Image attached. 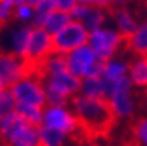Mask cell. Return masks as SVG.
Listing matches in <instances>:
<instances>
[{
	"label": "cell",
	"mask_w": 147,
	"mask_h": 146,
	"mask_svg": "<svg viewBox=\"0 0 147 146\" xmlns=\"http://www.w3.org/2000/svg\"><path fill=\"white\" fill-rule=\"evenodd\" d=\"M69 105L80 123L82 132L89 134H105L117 121L108 99L105 98H90L77 94L70 99Z\"/></svg>",
	"instance_id": "1"
},
{
	"label": "cell",
	"mask_w": 147,
	"mask_h": 146,
	"mask_svg": "<svg viewBox=\"0 0 147 146\" xmlns=\"http://www.w3.org/2000/svg\"><path fill=\"white\" fill-rule=\"evenodd\" d=\"M2 146H41L39 127L25 121L15 111L0 117Z\"/></svg>",
	"instance_id": "2"
},
{
	"label": "cell",
	"mask_w": 147,
	"mask_h": 146,
	"mask_svg": "<svg viewBox=\"0 0 147 146\" xmlns=\"http://www.w3.org/2000/svg\"><path fill=\"white\" fill-rule=\"evenodd\" d=\"M47 105H69L70 99L80 94L82 79L69 70L48 75L44 80Z\"/></svg>",
	"instance_id": "3"
},
{
	"label": "cell",
	"mask_w": 147,
	"mask_h": 146,
	"mask_svg": "<svg viewBox=\"0 0 147 146\" xmlns=\"http://www.w3.org/2000/svg\"><path fill=\"white\" fill-rule=\"evenodd\" d=\"M133 88L134 85L128 75L115 82H107V99L117 120H128L134 117L137 101L133 95Z\"/></svg>",
	"instance_id": "4"
},
{
	"label": "cell",
	"mask_w": 147,
	"mask_h": 146,
	"mask_svg": "<svg viewBox=\"0 0 147 146\" xmlns=\"http://www.w3.org/2000/svg\"><path fill=\"white\" fill-rule=\"evenodd\" d=\"M66 63L69 72L80 79L102 76L105 61L99 60L89 44L82 45L66 54Z\"/></svg>",
	"instance_id": "5"
},
{
	"label": "cell",
	"mask_w": 147,
	"mask_h": 146,
	"mask_svg": "<svg viewBox=\"0 0 147 146\" xmlns=\"http://www.w3.org/2000/svg\"><path fill=\"white\" fill-rule=\"evenodd\" d=\"M88 44L92 47L99 60L108 61L118 56L121 50H125V38L111 28H98L89 32Z\"/></svg>",
	"instance_id": "6"
},
{
	"label": "cell",
	"mask_w": 147,
	"mask_h": 146,
	"mask_svg": "<svg viewBox=\"0 0 147 146\" xmlns=\"http://www.w3.org/2000/svg\"><path fill=\"white\" fill-rule=\"evenodd\" d=\"M89 31L79 20H71L63 29L53 35V53L67 54L82 45L88 44Z\"/></svg>",
	"instance_id": "7"
},
{
	"label": "cell",
	"mask_w": 147,
	"mask_h": 146,
	"mask_svg": "<svg viewBox=\"0 0 147 146\" xmlns=\"http://www.w3.org/2000/svg\"><path fill=\"white\" fill-rule=\"evenodd\" d=\"M41 126L58 130L67 134L69 137L82 132L77 117L67 105H47L44 108L42 124Z\"/></svg>",
	"instance_id": "8"
},
{
	"label": "cell",
	"mask_w": 147,
	"mask_h": 146,
	"mask_svg": "<svg viewBox=\"0 0 147 146\" xmlns=\"http://www.w3.org/2000/svg\"><path fill=\"white\" fill-rule=\"evenodd\" d=\"M9 89L16 102L29 104V105H35L39 108L47 107L44 82L36 76H28V77L20 79Z\"/></svg>",
	"instance_id": "9"
},
{
	"label": "cell",
	"mask_w": 147,
	"mask_h": 146,
	"mask_svg": "<svg viewBox=\"0 0 147 146\" xmlns=\"http://www.w3.org/2000/svg\"><path fill=\"white\" fill-rule=\"evenodd\" d=\"M28 76L29 69L24 57L13 51H0V77L3 79L7 89Z\"/></svg>",
	"instance_id": "10"
},
{
	"label": "cell",
	"mask_w": 147,
	"mask_h": 146,
	"mask_svg": "<svg viewBox=\"0 0 147 146\" xmlns=\"http://www.w3.org/2000/svg\"><path fill=\"white\" fill-rule=\"evenodd\" d=\"M109 18L114 20V24L117 26V31L125 38L128 39L136 29L138 28V20L136 18V15L133 13V10L128 6H119V7H112L108 10Z\"/></svg>",
	"instance_id": "11"
},
{
	"label": "cell",
	"mask_w": 147,
	"mask_h": 146,
	"mask_svg": "<svg viewBox=\"0 0 147 146\" xmlns=\"http://www.w3.org/2000/svg\"><path fill=\"white\" fill-rule=\"evenodd\" d=\"M128 76L138 89H147V56H134L128 65Z\"/></svg>",
	"instance_id": "12"
},
{
	"label": "cell",
	"mask_w": 147,
	"mask_h": 146,
	"mask_svg": "<svg viewBox=\"0 0 147 146\" xmlns=\"http://www.w3.org/2000/svg\"><path fill=\"white\" fill-rule=\"evenodd\" d=\"M125 51H130L133 56H147V19L138 25L128 39H125Z\"/></svg>",
	"instance_id": "13"
},
{
	"label": "cell",
	"mask_w": 147,
	"mask_h": 146,
	"mask_svg": "<svg viewBox=\"0 0 147 146\" xmlns=\"http://www.w3.org/2000/svg\"><path fill=\"white\" fill-rule=\"evenodd\" d=\"M128 65L130 60H124L119 58L118 56L105 61L103 65V70H102V77L107 82H115L124 76L128 75Z\"/></svg>",
	"instance_id": "14"
},
{
	"label": "cell",
	"mask_w": 147,
	"mask_h": 146,
	"mask_svg": "<svg viewBox=\"0 0 147 146\" xmlns=\"http://www.w3.org/2000/svg\"><path fill=\"white\" fill-rule=\"evenodd\" d=\"M80 94L90 98H105L107 99V82L102 76L82 79Z\"/></svg>",
	"instance_id": "15"
},
{
	"label": "cell",
	"mask_w": 147,
	"mask_h": 146,
	"mask_svg": "<svg viewBox=\"0 0 147 146\" xmlns=\"http://www.w3.org/2000/svg\"><path fill=\"white\" fill-rule=\"evenodd\" d=\"M16 114H19L25 121H28L32 126L39 127L42 124V114L44 108H39L35 105H29V104H22V102H16L15 101V110Z\"/></svg>",
	"instance_id": "16"
},
{
	"label": "cell",
	"mask_w": 147,
	"mask_h": 146,
	"mask_svg": "<svg viewBox=\"0 0 147 146\" xmlns=\"http://www.w3.org/2000/svg\"><path fill=\"white\" fill-rule=\"evenodd\" d=\"M71 15L69 13V12H63V10H54L50 16H48V19L45 20V24H44V26L42 28H45L51 35H54V34H57L60 29H63L69 22H71Z\"/></svg>",
	"instance_id": "17"
},
{
	"label": "cell",
	"mask_w": 147,
	"mask_h": 146,
	"mask_svg": "<svg viewBox=\"0 0 147 146\" xmlns=\"http://www.w3.org/2000/svg\"><path fill=\"white\" fill-rule=\"evenodd\" d=\"M39 139L41 146H64L69 140V136L58 130L39 126Z\"/></svg>",
	"instance_id": "18"
},
{
	"label": "cell",
	"mask_w": 147,
	"mask_h": 146,
	"mask_svg": "<svg viewBox=\"0 0 147 146\" xmlns=\"http://www.w3.org/2000/svg\"><path fill=\"white\" fill-rule=\"evenodd\" d=\"M57 10L54 0H41V2L34 7V19H32V26H44L45 20L48 16Z\"/></svg>",
	"instance_id": "19"
},
{
	"label": "cell",
	"mask_w": 147,
	"mask_h": 146,
	"mask_svg": "<svg viewBox=\"0 0 147 146\" xmlns=\"http://www.w3.org/2000/svg\"><path fill=\"white\" fill-rule=\"evenodd\" d=\"M31 31H32V25L31 26H22L18 31L13 32L12 35V47H13V53L19 54L20 57H24L28 48V43H29V37H31Z\"/></svg>",
	"instance_id": "20"
},
{
	"label": "cell",
	"mask_w": 147,
	"mask_h": 146,
	"mask_svg": "<svg viewBox=\"0 0 147 146\" xmlns=\"http://www.w3.org/2000/svg\"><path fill=\"white\" fill-rule=\"evenodd\" d=\"M108 16H109L108 10L92 6V9H90V12H89L88 18H86L85 20H83L82 24L85 25V26L88 28V31L90 32V31H95V29H98V28H102V26H103V24L107 22Z\"/></svg>",
	"instance_id": "21"
},
{
	"label": "cell",
	"mask_w": 147,
	"mask_h": 146,
	"mask_svg": "<svg viewBox=\"0 0 147 146\" xmlns=\"http://www.w3.org/2000/svg\"><path fill=\"white\" fill-rule=\"evenodd\" d=\"M131 134L136 146H147V117H138L134 120Z\"/></svg>",
	"instance_id": "22"
},
{
	"label": "cell",
	"mask_w": 147,
	"mask_h": 146,
	"mask_svg": "<svg viewBox=\"0 0 147 146\" xmlns=\"http://www.w3.org/2000/svg\"><path fill=\"white\" fill-rule=\"evenodd\" d=\"M15 110V98L10 89H5L0 92V117H3Z\"/></svg>",
	"instance_id": "23"
},
{
	"label": "cell",
	"mask_w": 147,
	"mask_h": 146,
	"mask_svg": "<svg viewBox=\"0 0 147 146\" xmlns=\"http://www.w3.org/2000/svg\"><path fill=\"white\" fill-rule=\"evenodd\" d=\"M15 20H19V22H31L34 19V7L25 3H19L15 9V15H13Z\"/></svg>",
	"instance_id": "24"
},
{
	"label": "cell",
	"mask_w": 147,
	"mask_h": 146,
	"mask_svg": "<svg viewBox=\"0 0 147 146\" xmlns=\"http://www.w3.org/2000/svg\"><path fill=\"white\" fill-rule=\"evenodd\" d=\"M90 9H92V6L85 5V3H80V2H79V3L71 9V12H70L71 19H73V20H79V22H83V20H85V19L88 18V15H89Z\"/></svg>",
	"instance_id": "25"
},
{
	"label": "cell",
	"mask_w": 147,
	"mask_h": 146,
	"mask_svg": "<svg viewBox=\"0 0 147 146\" xmlns=\"http://www.w3.org/2000/svg\"><path fill=\"white\" fill-rule=\"evenodd\" d=\"M55 2V7L57 10H63V12H71V9L79 3V0H54Z\"/></svg>",
	"instance_id": "26"
},
{
	"label": "cell",
	"mask_w": 147,
	"mask_h": 146,
	"mask_svg": "<svg viewBox=\"0 0 147 146\" xmlns=\"http://www.w3.org/2000/svg\"><path fill=\"white\" fill-rule=\"evenodd\" d=\"M133 0H112V7H119V6H128Z\"/></svg>",
	"instance_id": "27"
},
{
	"label": "cell",
	"mask_w": 147,
	"mask_h": 146,
	"mask_svg": "<svg viewBox=\"0 0 147 146\" xmlns=\"http://www.w3.org/2000/svg\"><path fill=\"white\" fill-rule=\"evenodd\" d=\"M41 2V0H20V3H25V5H29L32 7H35L38 3Z\"/></svg>",
	"instance_id": "28"
},
{
	"label": "cell",
	"mask_w": 147,
	"mask_h": 146,
	"mask_svg": "<svg viewBox=\"0 0 147 146\" xmlns=\"http://www.w3.org/2000/svg\"><path fill=\"white\" fill-rule=\"evenodd\" d=\"M5 89H6V85H5V82H3V79L0 77V92H2V91H5Z\"/></svg>",
	"instance_id": "29"
},
{
	"label": "cell",
	"mask_w": 147,
	"mask_h": 146,
	"mask_svg": "<svg viewBox=\"0 0 147 146\" xmlns=\"http://www.w3.org/2000/svg\"><path fill=\"white\" fill-rule=\"evenodd\" d=\"M144 99H146V104H147V89H144Z\"/></svg>",
	"instance_id": "30"
},
{
	"label": "cell",
	"mask_w": 147,
	"mask_h": 146,
	"mask_svg": "<svg viewBox=\"0 0 147 146\" xmlns=\"http://www.w3.org/2000/svg\"><path fill=\"white\" fill-rule=\"evenodd\" d=\"M0 146H2V145H0Z\"/></svg>",
	"instance_id": "31"
}]
</instances>
